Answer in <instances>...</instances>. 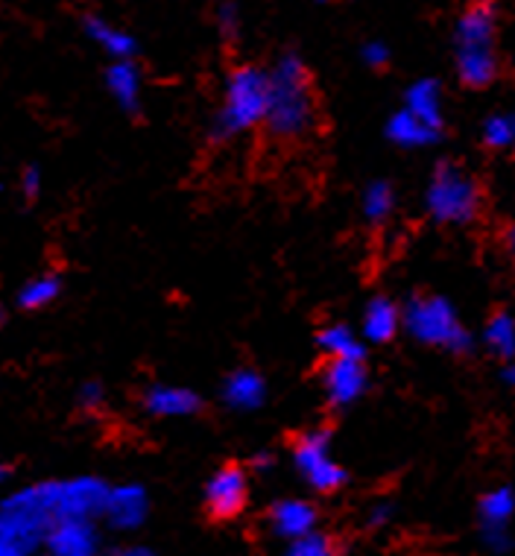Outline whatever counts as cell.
I'll list each match as a JSON object with an SVG mask.
<instances>
[{
  "label": "cell",
  "instance_id": "6da1fadb",
  "mask_svg": "<svg viewBox=\"0 0 515 556\" xmlns=\"http://www.w3.org/2000/svg\"><path fill=\"white\" fill-rule=\"evenodd\" d=\"M269 77L267 117L264 124L278 138H299L314 126V94L305 65L297 56H285Z\"/></svg>",
  "mask_w": 515,
  "mask_h": 556
},
{
  "label": "cell",
  "instance_id": "7a4b0ae2",
  "mask_svg": "<svg viewBox=\"0 0 515 556\" xmlns=\"http://www.w3.org/2000/svg\"><path fill=\"white\" fill-rule=\"evenodd\" d=\"M495 10L475 3L457 24V74L468 88H487L498 77Z\"/></svg>",
  "mask_w": 515,
  "mask_h": 556
},
{
  "label": "cell",
  "instance_id": "3957f363",
  "mask_svg": "<svg viewBox=\"0 0 515 556\" xmlns=\"http://www.w3.org/2000/svg\"><path fill=\"white\" fill-rule=\"evenodd\" d=\"M53 525H56V509L50 498V483L12 492L10 498L0 501V533L21 554H29L33 547L41 545Z\"/></svg>",
  "mask_w": 515,
  "mask_h": 556
},
{
  "label": "cell",
  "instance_id": "277c9868",
  "mask_svg": "<svg viewBox=\"0 0 515 556\" xmlns=\"http://www.w3.org/2000/svg\"><path fill=\"white\" fill-rule=\"evenodd\" d=\"M401 326L419 343L449 349L457 355L472 349V334L460 323L454 305L442 296H413L401 311Z\"/></svg>",
  "mask_w": 515,
  "mask_h": 556
},
{
  "label": "cell",
  "instance_id": "5b68a950",
  "mask_svg": "<svg viewBox=\"0 0 515 556\" xmlns=\"http://www.w3.org/2000/svg\"><path fill=\"white\" fill-rule=\"evenodd\" d=\"M269 77L258 67H238L226 83V97L219 109V135H240L264 124L267 117Z\"/></svg>",
  "mask_w": 515,
  "mask_h": 556
},
{
  "label": "cell",
  "instance_id": "8992f818",
  "mask_svg": "<svg viewBox=\"0 0 515 556\" xmlns=\"http://www.w3.org/2000/svg\"><path fill=\"white\" fill-rule=\"evenodd\" d=\"M425 205H428V214L437 223L466 226L477 217L480 191H477L475 179L466 170H460L457 164H439L434 176H430Z\"/></svg>",
  "mask_w": 515,
  "mask_h": 556
},
{
  "label": "cell",
  "instance_id": "52a82bcc",
  "mask_svg": "<svg viewBox=\"0 0 515 556\" xmlns=\"http://www.w3.org/2000/svg\"><path fill=\"white\" fill-rule=\"evenodd\" d=\"M293 463L316 492H337L346 483V469L337 463L328 431H307L299 437L293 445Z\"/></svg>",
  "mask_w": 515,
  "mask_h": 556
},
{
  "label": "cell",
  "instance_id": "ba28073f",
  "mask_svg": "<svg viewBox=\"0 0 515 556\" xmlns=\"http://www.w3.org/2000/svg\"><path fill=\"white\" fill-rule=\"evenodd\" d=\"M109 486L97 478L50 480V498L59 518H97L103 516Z\"/></svg>",
  "mask_w": 515,
  "mask_h": 556
},
{
  "label": "cell",
  "instance_id": "9c48e42d",
  "mask_svg": "<svg viewBox=\"0 0 515 556\" xmlns=\"http://www.w3.org/2000/svg\"><path fill=\"white\" fill-rule=\"evenodd\" d=\"M50 556H95L100 547L95 518H59L45 536Z\"/></svg>",
  "mask_w": 515,
  "mask_h": 556
},
{
  "label": "cell",
  "instance_id": "30bf717a",
  "mask_svg": "<svg viewBox=\"0 0 515 556\" xmlns=\"http://www.w3.org/2000/svg\"><path fill=\"white\" fill-rule=\"evenodd\" d=\"M247 475L238 466H223V469L209 480L205 490V507L214 518H235L247 507Z\"/></svg>",
  "mask_w": 515,
  "mask_h": 556
},
{
  "label": "cell",
  "instance_id": "8fae6325",
  "mask_svg": "<svg viewBox=\"0 0 515 556\" xmlns=\"http://www.w3.org/2000/svg\"><path fill=\"white\" fill-rule=\"evenodd\" d=\"M147 509H150V501H147V492L135 483H126V486H109V495H105L103 516L109 518V525L117 530H135L141 528L143 518H147Z\"/></svg>",
  "mask_w": 515,
  "mask_h": 556
},
{
  "label": "cell",
  "instance_id": "7c38bea8",
  "mask_svg": "<svg viewBox=\"0 0 515 556\" xmlns=\"http://www.w3.org/2000/svg\"><path fill=\"white\" fill-rule=\"evenodd\" d=\"M366 366L363 361H331L325 369V393L335 407L357 402L366 390Z\"/></svg>",
  "mask_w": 515,
  "mask_h": 556
},
{
  "label": "cell",
  "instance_id": "4fadbf2b",
  "mask_svg": "<svg viewBox=\"0 0 515 556\" xmlns=\"http://www.w3.org/2000/svg\"><path fill=\"white\" fill-rule=\"evenodd\" d=\"M269 525H273L276 536L293 542V539L305 536V533L316 528V509L314 504H307L302 498L278 501L269 509Z\"/></svg>",
  "mask_w": 515,
  "mask_h": 556
},
{
  "label": "cell",
  "instance_id": "5bb4252c",
  "mask_svg": "<svg viewBox=\"0 0 515 556\" xmlns=\"http://www.w3.org/2000/svg\"><path fill=\"white\" fill-rule=\"evenodd\" d=\"M143 407L159 419H176V416H191L200 410V395L188 387L155 384L143 393Z\"/></svg>",
  "mask_w": 515,
  "mask_h": 556
},
{
  "label": "cell",
  "instance_id": "9a60e30c",
  "mask_svg": "<svg viewBox=\"0 0 515 556\" xmlns=\"http://www.w3.org/2000/svg\"><path fill=\"white\" fill-rule=\"evenodd\" d=\"M401 326V311L387 296H375L363 311L361 334L369 343H390Z\"/></svg>",
  "mask_w": 515,
  "mask_h": 556
},
{
  "label": "cell",
  "instance_id": "2e32d148",
  "mask_svg": "<svg viewBox=\"0 0 515 556\" xmlns=\"http://www.w3.org/2000/svg\"><path fill=\"white\" fill-rule=\"evenodd\" d=\"M223 399L229 407L235 410H255L264 404L267 399V384H264V378L252 369H238V372H231L226 378V384H223Z\"/></svg>",
  "mask_w": 515,
  "mask_h": 556
},
{
  "label": "cell",
  "instance_id": "e0dca14e",
  "mask_svg": "<svg viewBox=\"0 0 515 556\" xmlns=\"http://www.w3.org/2000/svg\"><path fill=\"white\" fill-rule=\"evenodd\" d=\"M105 86L124 112H138V106H141V74L129 59L112 62V67L105 71Z\"/></svg>",
  "mask_w": 515,
  "mask_h": 556
},
{
  "label": "cell",
  "instance_id": "ac0fdd59",
  "mask_svg": "<svg viewBox=\"0 0 515 556\" xmlns=\"http://www.w3.org/2000/svg\"><path fill=\"white\" fill-rule=\"evenodd\" d=\"M439 132H442V129H434V126H428L416 115H411L407 109L395 112V115L390 117V124H387V138H390L392 144L407 147V150L430 147L439 138Z\"/></svg>",
  "mask_w": 515,
  "mask_h": 556
},
{
  "label": "cell",
  "instance_id": "d6986e66",
  "mask_svg": "<svg viewBox=\"0 0 515 556\" xmlns=\"http://www.w3.org/2000/svg\"><path fill=\"white\" fill-rule=\"evenodd\" d=\"M407 112L434 129H442V91L437 79H419L407 88Z\"/></svg>",
  "mask_w": 515,
  "mask_h": 556
},
{
  "label": "cell",
  "instance_id": "ffe728a7",
  "mask_svg": "<svg viewBox=\"0 0 515 556\" xmlns=\"http://www.w3.org/2000/svg\"><path fill=\"white\" fill-rule=\"evenodd\" d=\"M86 33L91 36V41L100 45V50H105L115 62H121V59H133L135 39L129 33H124V29H117L115 24H109V21L103 18H88Z\"/></svg>",
  "mask_w": 515,
  "mask_h": 556
},
{
  "label": "cell",
  "instance_id": "44dd1931",
  "mask_svg": "<svg viewBox=\"0 0 515 556\" xmlns=\"http://www.w3.org/2000/svg\"><path fill=\"white\" fill-rule=\"evenodd\" d=\"M319 349L331 361H363L361 337L346 326H328L319 331Z\"/></svg>",
  "mask_w": 515,
  "mask_h": 556
},
{
  "label": "cell",
  "instance_id": "7402d4cb",
  "mask_svg": "<svg viewBox=\"0 0 515 556\" xmlns=\"http://www.w3.org/2000/svg\"><path fill=\"white\" fill-rule=\"evenodd\" d=\"M483 343L504 364L515 361V319L506 311H498V314L489 317L487 328H483Z\"/></svg>",
  "mask_w": 515,
  "mask_h": 556
},
{
  "label": "cell",
  "instance_id": "603a6c76",
  "mask_svg": "<svg viewBox=\"0 0 515 556\" xmlns=\"http://www.w3.org/2000/svg\"><path fill=\"white\" fill-rule=\"evenodd\" d=\"M480 528H506L515 513V492L510 486H498L480 498Z\"/></svg>",
  "mask_w": 515,
  "mask_h": 556
},
{
  "label": "cell",
  "instance_id": "cb8c5ba5",
  "mask_svg": "<svg viewBox=\"0 0 515 556\" xmlns=\"http://www.w3.org/2000/svg\"><path fill=\"white\" fill-rule=\"evenodd\" d=\"M59 290H62V285H59L56 276H36L29 278L27 285L18 290V305L24 307V311H41V307H48L50 302H56Z\"/></svg>",
  "mask_w": 515,
  "mask_h": 556
},
{
  "label": "cell",
  "instance_id": "d4e9b609",
  "mask_svg": "<svg viewBox=\"0 0 515 556\" xmlns=\"http://www.w3.org/2000/svg\"><path fill=\"white\" fill-rule=\"evenodd\" d=\"M392 208H395V193H392L390 182H373L363 191V217L375 226L390 220Z\"/></svg>",
  "mask_w": 515,
  "mask_h": 556
},
{
  "label": "cell",
  "instance_id": "484cf974",
  "mask_svg": "<svg viewBox=\"0 0 515 556\" xmlns=\"http://www.w3.org/2000/svg\"><path fill=\"white\" fill-rule=\"evenodd\" d=\"M483 144L492 150H513L515 147V112H498L483 121Z\"/></svg>",
  "mask_w": 515,
  "mask_h": 556
},
{
  "label": "cell",
  "instance_id": "4316f807",
  "mask_svg": "<svg viewBox=\"0 0 515 556\" xmlns=\"http://www.w3.org/2000/svg\"><path fill=\"white\" fill-rule=\"evenodd\" d=\"M285 556H337V542L328 533H305L287 545Z\"/></svg>",
  "mask_w": 515,
  "mask_h": 556
},
{
  "label": "cell",
  "instance_id": "83f0119b",
  "mask_svg": "<svg viewBox=\"0 0 515 556\" xmlns=\"http://www.w3.org/2000/svg\"><path fill=\"white\" fill-rule=\"evenodd\" d=\"M480 536H483V545H487V551H492L495 556L510 554V547H513L510 528H480Z\"/></svg>",
  "mask_w": 515,
  "mask_h": 556
},
{
  "label": "cell",
  "instance_id": "f1b7e54d",
  "mask_svg": "<svg viewBox=\"0 0 515 556\" xmlns=\"http://www.w3.org/2000/svg\"><path fill=\"white\" fill-rule=\"evenodd\" d=\"M363 62L369 67H384L390 62V50H387V45H381V41H369V45L363 48Z\"/></svg>",
  "mask_w": 515,
  "mask_h": 556
},
{
  "label": "cell",
  "instance_id": "f546056e",
  "mask_svg": "<svg viewBox=\"0 0 515 556\" xmlns=\"http://www.w3.org/2000/svg\"><path fill=\"white\" fill-rule=\"evenodd\" d=\"M79 404L86 407V410H95L103 404V387L97 384V381H88V384L79 387Z\"/></svg>",
  "mask_w": 515,
  "mask_h": 556
},
{
  "label": "cell",
  "instance_id": "4dcf8cb0",
  "mask_svg": "<svg viewBox=\"0 0 515 556\" xmlns=\"http://www.w3.org/2000/svg\"><path fill=\"white\" fill-rule=\"evenodd\" d=\"M21 191L27 200H36L41 191V173L39 167H27V170L21 173Z\"/></svg>",
  "mask_w": 515,
  "mask_h": 556
},
{
  "label": "cell",
  "instance_id": "1f68e13d",
  "mask_svg": "<svg viewBox=\"0 0 515 556\" xmlns=\"http://www.w3.org/2000/svg\"><path fill=\"white\" fill-rule=\"evenodd\" d=\"M217 21L219 29H223L226 36H235V33H238V7H235V3H223L217 12Z\"/></svg>",
  "mask_w": 515,
  "mask_h": 556
},
{
  "label": "cell",
  "instance_id": "d6a6232c",
  "mask_svg": "<svg viewBox=\"0 0 515 556\" xmlns=\"http://www.w3.org/2000/svg\"><path fill=\"white\" fill-rule=\"evenodd\" d=\"M387 521H390V507H387V504H378V507L369 513V525H373V528H384Z\"/></svg>",
  "mask_w": 515,
  "mask_h": 556
},
{
  "label": "cell",
  "instance_id": "836d02e7",
  "mask_svg": "<svg viewBox=\"0 0 515 556\" xmlns=\"http://www.w3.org/2000/svg\"><path fill=\"white\" fill-rule=\"evenodd\" d=\"M0 556H27V554H21L18 547L12 545L10 539L3 536V533H0Z\"/></svg>",
  "mask_w": 515,
  "mask_h": 556
},
{
  "label": "cell",
  "instance_id": "e575fe53",
  "mask_svg": "<svg viewBox=\"0 0 515 556\" xmlns=\"http://www.w3.org/2000/svg\"><path fill=\"white\" fill-rule=\"evenodd\" d=\"M501 381H504V384H510V387H515V364H513V361H506V364H504Z\"/></svg>",
  "mask_w": 515,
  "mask_h": 556
},
{
  "label": "cell",
  "instance_id": "d590c367",
  "mask_svg": "<svg viewBox=\"0 0 515 556\" xmlns=\"http://www.w3.org/2000/svg\"><path fill=\"white\" fill-rule=\"evenodd\" d=\"M112 556H153L147 547H124V551H117V554Z\"/></svg>",
  "mask_w": 515,
  "mask_h": 556
},
{
  "label": "cell",
  "instance_id": "8d00e7d4",
  "mask_svg": "<svg viewBox=\"0 0 515 556\" xmlns=\"http://www.w3.org/2000/svg\"><path fill=\"white\" fill-rule=\"evenodd\" d=\"M506 240H510V252H513V258H515V223L510 226V235H506Z\"/></svg>",
  "mask_w": 515,
  "mask_h": 556
},
{
  "label": "cell",
  "instance_id": "74e56055",
  "mask_svg": "<svg viewBox=\"0 0 515 556\" xmlns=\"http://www.w3.org/2000/svg\"><path fill=\"white\" fill-rule=\"evenodd\" d=\"M3 480H7V466L0 463V483H3Z\"/></svg>",
  "mask_w": 515,
  "mask_h": 556
},
{
  "label": "cell",
  "instance_id": "f35d334b",
  "mask_svg": "<svg viewBox=\"0 0 515 556\" xmlns=\"http://www.w3.org/2000/svg\"><path fill=\"white\" fill-rule=\"evenodd\" d=\"M0 319H3V305H0Z\"/></svg>",
  "mask_w": 515,
  "mask_h": 556
},
{
  "label": "cell",
  "instance_id": "ab89813d",
  "mask_svg": "<svg viewBox=\"0 0 515 556\" xmlns=\"http://www.w3.org/2000/svg\"><path fill=\"white\" fill-rule=\"evenodd\" d=\"M323 3H331V0H323Z\"/></svg>",
  "mask_w": 515,
  "mask_h": 556
},
{
  "label": "cell",
  "instance_id": "60d3db41",
  "mask_svg": "<svg viewBox=\"0 0 515 556\" xmlns=\"http://www.w3.org/2000/svg\"><path fill=\"white\" fill-rule=\"evenodd\" d=\"M513 150H515V147H513Z\"/></svg>",
  "mask_w": 515,
  "mask_h": 556
},
{
  "label": "cell",
  "instance_id": "b9f144b4",
  "mask_svg": "<svg viewBox=\"0 0 515 556\" xmlns=\"http://www.w3.org/2000/svg\"><path fill=\"white\" fill-rule=\"evenodd\" d=\"M27 556H29V554H27Z\"/></svg>",
  "mask_w": 515,
  "mask_h": 556
}]
</instances>
